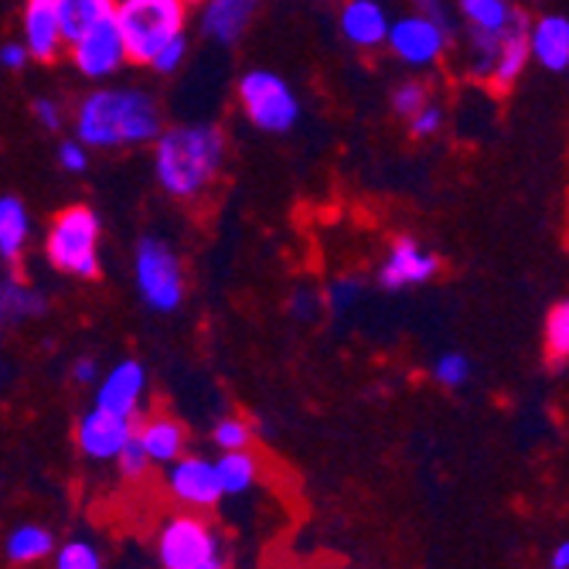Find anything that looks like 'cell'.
Returning a JSON list of instances; mask_svg holds the SVG:
<instances>
[{
    "instance_id": "36",
    "label": "cell",
    "mask_w": 569,
    "mask_h": 569,
    "mask_svg": "<svg viewBox=\"0 0 569 569\" xmlns=\"http://www.w3.org/2000/svg\"><path fill=\"white\" fill-rule=\"evenodd\" d=\"M358 293H361V283L358 280H335L331 283V290H328V303H331V310H338V315H341V310H348L355 300H358Z\"/></svg>"
},
{
    "instance_id": "7",
    "label": "cell",
    "mask_w": 569,
    "mask_h": 569,
    "mask_svg": "<svg viewBox=\"0 0 569 569\" xmlns=\"http://www.w3.org/2000/svg\"><path fill=\"white\" fill-rule=\"evenodd\" d=\"M457 11L468 24V48H471V76L488 82L495 51L505 31L522 18V11L511 8V0H457Z\"/></svg>"
},
{
    "instance_id": "16",
    "label": "cell",
    "mask_w": 569,
    "mask_h": 569,
    "mask_svg": "<svg viewBox=\"0 0 569 569\" xmlns=\"http://www.w3.org/2000/svg\"><path fill=\"white\" fill-rule=\"evenodd\" d=\"M260 0H204L201 8V34L216 44H236L252 24Z\"/></svg>"
},
{
    "instance_id": "18",
    "label": "cell",
    "mask_w": 569,
    "mask_h": 569,
    "mask_svg": "<svg viewBox=\"0 0 569 569\" xmlns=\"http://www.w3.org/2000/svg\"><path fill=\"white\" fill-rule=\"evenodd\" d=\"M137 443L143 447L150 463H174L178 457H184L188 447V430L181 420L168 417V412H158V417H147L137 430H133Z\"/></svg>"
},
{
    "instance_id": "5",
    "label": "cell",
    "mask_w": 569,
    "mask_h": 569,
    "mask_svg": "<svg viewBox=\"0 0 569 569\" xmlns=\"http://www.w3.org/2000/svg\"><path fill=\"white\" fill-rule=\"evenodd\" d=\"M133 280L140 300L153 315H174L184 300V270L171 242L143 236L133 252Z\"/></svg>"
},
{
    "instance_id": "40",
    "label": "cell",
    "mask_w": 569,
    "mask_h": 569,
    "mask_svg": "<svg viewBox=\"0 0 569 569\" xmlns=\"http://www.w3.org/2000/svg\"><path fill=\"white\" fill-rule=\"evenodd\" d=\"M552 569H569V539L556 546V552H552Z\"/></svg>"
},
{
    "instance_id": "15",
    "label": "cell",
    "mask_w": 569,
    "mask_h": 569,
    "mask_svg": "<svg viewBox=\"0 0 569 569\" xmlns=\"http://www.w3.org/2000/svg\"><path fill=\"white\" fill-rule=\"evenodd\" d=\"M147 389V369L137 358H123L99 379L96 386V406L113 409L120 417H137V406Z\"/></svg>"
},
{
    "instance_id": "22",
    "label": "cell",
    "mask_w": 569,
    "mask_h": 569,
    "mask_svg": "<svg viewBox=\"0 0 569 569\" xmlns=\"http://www.w3.org/2000/svg\"><path fill=\"white\" fill-rule=\"evenodd\" d=\"M44 293L21 283L18 277L0 280V328H14L28 318H41L44 315Z\"/></svg>"
},
{
    "instance_id": "19",
    "label": "cell",
    "mask_w": 569,
    "mask_h": 569,
    "mask_svg": "<svg viewBox=\"0 0 569 569\" xmlns=\"http://www.w3.org/2000/svg\"><path fill=\"white\" fill-rule=\"evenodd\" d=\"M529 59H536L546 72L569 69V18L546 14L529 24Z\"/></svg>"
},
{
    "instance_id": "11",
    "label": "cell",
    "mask_w": 569,
    "mask_h": 569,
    "mask_svg": "<svg viewBox=\"0 0 569 569\" xmlns=\"http://www.w3.org/2000/svg\"><path fill=\"white\" fill-rule=\"evenodd\" d=\"M168 491L191 511H209L222 501V485L216 475V460L209 457H178L168 463Z\"/></svg>"
},
{
    "instance_id": "41",
    "label": "cell",
    "mask_w": 569,
    "mask_h": 569,
    "mask_svg": "<svg viewBox=\"0 0 569 569\" xmlns=\"http://www.w3.org/2000/svg\"><path fill=\"white\" fill-rule=\"evenodd\" d=\"M198 569H226V562H222V556H219V559H212V562H204V566H198Z\"/></svg>"
},
{
    "instance_id": "37",
    "label": "cell",
    "mask_w": 569,
    "mask_h": 569,
    "mask_svg": "<svg viewBox=\"0 0 569 569\" xmlns=\"http://www.w3.org/2000/svg\"><path fill=\"white\" fill-rule=\"evenodd\" d=\"M31 62L28 56V48L21 41H8V44H0V66L11 69V72H21L24 66Z\"/></svg>"
},
{
    "instance_id": "8",
    "label": "cell",
    "mask_w": 569,
    "mask_h": 569,
    "mask_svg": "<svg viewBox=\"0 0 569 569\" xmlns=\"http://www.w3.org/2000/svg\"><path fill=\"white\" fill-rule=\"evenodd\" d=\"M219 536L198 511H184L168 519L158 532V559L164 569H198L219 559Z\"/></svg>"
},
{
    "instance_id": "24",
    "label": "cell",
    "mask_w": 569,
    "mask_h": 569,
    "mask_svg": "<svg viewBox=\"0 0 569 569\" xmlns=\"http://www.w3.org/2000/svg\"><path fill=\"white\" fill-rule=\"evenodd\" d=\"M56 552V536H51L44 526H18L11 529L8 542H4V556L14 562V566H31V562H41Z\"/></svg>"
},
{
    "instance_id": "3",
    "label": "cell",
    "mask_w": 569,
    "mask_h": 569,
    "mask_svg": "<svg viewBox=\"0 0 569 569\" xmlns=\"http://www.w3.org/2000/svg\"><path fill=\"white\" fill-rule=\"evenodd\" d=\"M184 0H117V28L127 62L150 66L158 51L184 34Z\"/></svg>"
},
{
    "instance_id": "10",
    "label": "cell",
    "mask_w": 569,
    "mask_h": 569,
    "mask_svg": "<svg viewBox=\"0 0 569 569\" xmlns=\"http://www.w3.org/2000/svg\"><path fill=\"white\" fill-rule=\"evenodd\" d=\"M72 44V66L79 69V76L99 82V79H110L127 66V48L117 28V18L99 21L96 28H89L86 34H79Z\"/></svg>"
},
{
    "instance_id": "31",
    "label": "cell",
    "mask_w": 569,
    "mask_h": 569,
    "mask_svg": "<svg viewBox=\"0 0 569 569\" xmlns=\"http://www.w3.org/2000/svg\"><path fill=\"white\" fill-rule=\"evenodd\" d=\"M184 56H188V34H178L174 41H168V44L158 51V56L150 59V66H147V69H153L158 76H174V72L181 69Z\"/></svg>"
},
{
    "instance_id": "35",
    "label": "cell",
    "mask_w": 569,
    "mask_h": 569,
    "mask_svg": "<svg viewBox=\"0 0 569 569\" xmlns=\"http://www.w3.org/2000/svg\"><path fill=\"white\" fill-rule=\"evenodd\" d=\"M31 113H34V120L41 123V130H48V133H59L62 130V107L56 99H48V96H38L34 102H31Z\"/></svg>"
},
{
    "instance_id": "27",
    "label": "cell",
    "mask_w": 569,
    "mask_h": 569,
    "mask_svg": "<svg viewBox=\"0 0 569 569\" xmlns=\"http://www.w3.org/2000/svg\"><path fill=\"white\" fill-rule=\"evenodd\" d=\"M56 569H102V556L92 542L72 539L66 546H56Z\"/></svg>"
},
{
    "instance_id": "29",
    "label": "cell",
    "mask_w": 569,
    "mask_h": 569,
    "mask_svg": "<svg viewBox=\"0 0 569 569\" xmlns=\"http://www.w3.org/2000/svg\"><path fill=\"white\" fill-rule=\"evenodd\" d=\"M212 440L216 447L226 453V450H249L252 443V427L239 417H222L216 427H212Z\"/></svg>"
},
{
    "instance_id": "33",
    "label": "cell",
    "mask_w": 569,
    "mask_h": 569,
    "mask_svg": "<svg viewBox=\"0 0 569 569\" xmlns=\"http://www.w3.org/2000/svg\"><path fill=\"white\" fill-rule=\"evenodd\" d=\"M56 158H59V168L69 171V174H86L89 171V147L79 143V140H62L59 150H56Z\"/></svg>"
},
{
    "instance_id": "32",
    "label": "cell",
    "mask_w": 569,
    "mask_h": 569,
    "mask_svg": "<svg viewBox=\"0 0 569 569\" xmlns=\"http://www.w3.org/2000/svg\"><path fill=\"white\" fill-rule=\"evenodd\" d=\"M440 127H443V110L437 107V102H427L423 110H417L409 117V133L417 140H427V137L440 133Z\"/></svg>"
},
{
    "instance_id": "23",
    "label": "cell",
    "mask_w": 569,
    "mask_h": 569,
    "mask_svg": "<svg viewBox=\"0 0 569 569\" xmlns=\"http://www.w3.org/2000/svg\"><path fill=\"white\" fill-rule=\"evenodd\" d=\"M56 11L62 21L66 44L96 28L99 21H107L117 14V0H56Z\"/></svg>"
},
{
    "instance_id": "9",
    "label": "cell",
    "mask_w": 569,
    "mask_h": 569,
    "mask_svg": "<svg viewBox=\"0 0 569 569\" xmlns=\"http://www.w3.org/2000/svg\"><path fill=\"white\" fill-rule=\"evenodd\" d=\"M386 44L392 48V56L412 69H427L443 59L447 51V24L427 14H406L389 24Z\"/></svg>"
},
{
    "instance_id": "17",
    "label": "cell",
    "mask_w": 569,
    "mask_h": 569,
    "mask_svg": "<svg viewBox=\"0 0 569 569\" xmlns=\"http://www.w3.org/2000/svg\"><path fill=\"white\" fill-rule=\"evenodd\" d=\"M341 34L348 44L355 48H379L386 44V34H389V14L386 8L379 4V0H348V4L341 8Z\"/></svg>"
},
{
    "instance_id": "34",
    "label": "cell",
    "mask_w": 569,
    "mask_h": 569,
    "mask_svg": "<svg viewBox=\"0 0 569 569\" xmlns=\"http://www.w3.org/2000/svg\"><path fill=\"white\" fill-rule=\"evenodd\" d=\"M117 463H120V475H123V478H140V475L150 468V460H147L143 447L137 443V437L127 440V447L117 453Z\"/></svg>"
},
{
    "instance_id": "26",
    "label": "cell",
    "mask_w": 569,
    "mask_h": 569,
    "mask_svg": "<svg viewBox=\"0 0 569 569\" xmlns=\"http://www.w3.org/2000/svg\"><path fill=\"white\" fill-rule=\"evenodd\" d=\"M546 355L549 361L569 358V297L559 300L546 315Z\"/></svg>"
},
{
    "instance_id": "21",
    "label": "cell",
    "mask_w": 569,
    "mask_h": 569,
    "mask_svg": "<svg viewBox=\"0 0 569 569\" xmlns=\"http://www.w3.org/2000/svg\"><path fill=\"white\" fill-rule=\"evenodd\" d=\"M28 236H31V219L24 201L14 194L0 198V260L18 263L24 249H28Z\"/></svg>"
},
{
    "instance_id": "30",
    "label": "cell",
    "mask_w": 569,
    "mask_h": 569,
    "mask_svg": "<svg viewBox=\"0 0 569 569\" xmlns=\"http://www.w3.org/2000/svg\"><path fill=\"white\" fill-rule=\"evenodd\" d=\"M427 102H430V92H427L423 82H402V86L392 92V110H396L402 120H409L417 110H423Z\"/></svg>"
},
{
    "instance_id": "42",
    "label": "cell",
    "mask_w": 569,
    "mask_h": 569,
    "mask_svg": "<svg viewBox=\"0 0 569 569\" xmlns=\"http://www.w3.org/2000/svg\"><path fill=\"white\" fill-rule=\"evenodd\" d=\"M184 4H204V0H184Z\"/></svg>"
},
{
    "instance_id": "28",
    "label": "cell",
    "mask_w": 569,
    "mask_h": 569,
    "mask_svg": "<svg viewBox=\"0 0 569 569\" xmlns=\"http://www.w3.org/2000/svg\"><path fill=\"white\" fill-rule=\"evenodd\" d=\"M433 379L447 389H457L471 379V358L460 351H447L433 361Z\"/></svg>"
},
{
    "instance_id": "39",
    "label": "cell",
    "mask_w": 569,
    "mask_h": 569,
    "mask_svg": "<svg viewBox=\"0 0 569 569\" xmlns=\"http://www.w3.org/2000/svg\"><path fill=\"white\" fill-rule=\"evenodd\" d=\"M315 300H318L315 290H297L293 293V303H290L293 318H315Z\"/></svg>"
},
{
    "instance_id": "14",
    "label": "cell",
    "mask_w": 569,
    "mask_h": 569,
    "mask_svg": "<svg viewBox=\"0 0 569 569\" xmlns=\"http://www.w3.org/2000/svg\"><path fill=\"white\" fill-rule=\"evenodd\" d=\"M21 31H24V48L31 62H56L59 51L66 48L62 21L56 11V0H24V14H21Z\"/></svg>"
},
{
    "instance_id": "6",
    "label": "cell",
    "mask_w": 569,
    "mask_h": 569,
    "mask_svg": "<svg viewBox=\"0 0 569 569\" xmlns=\"http://www.w3.org/2000/svg\"><path fill=\"white\" fill-rule=\"evenodd\" d=\"M239 107L246 120L263 133H287L300 120V99L290 82L270 69H252L239 79Z\"/></svg>"
},
{
    "instance_id": "20",
    "label": "cell",
    "mask_w": 569,
    "mask_h": 569,
    "mask_svg": "<svg viewBox=\"0 0 569 569\" xmlns=\"http://www.w3.org/2000/svg\"><path fill=\"white\" fill-rule=\"evenodd\" d=\"M529 62H532L529 59V18L522 14L519 21H515L505 31V38H501V44L495 51V62H491V72H488V86H495V89L515 86Z\"/></svg>"
},
{
    "instance_id": "12",
    "label": "cell",
    "mask_w": 569,
    "mask_h": 569,
    "mask_svg": "<svg viewBox=\"0 0 569 569\" xmlns=\"http://www.w3.org/2000/svg\"><path fill=\"white\" fill-rule=\"evenodd\" d=\"M133 430H137L133 417H120L113 409L92 406L76 423V443H79L82 457H89V460H117V453L127 447Z\"/></svg>"
},
{
    "instance_id": "25",
    "label": "cell",
    "mask_w": 569,
    "mask_h": 569,
    "mask_svg": "<svg viewBox=\"0 0 569 569\" xmlns=\"http://www.w3.org/2000/svg\"><path fill=\"white\" fill-rule=\"evenodd\" d=\"M216 475H219V485H222V498H239L246 495L256 478H260V460H256L249 450H226L219 460H216Z\"/></svg>"
},
{
    "instance_id": "38",
    "label": "cell",
    "mask_w": 569,
    "mask_h": 569,
    "mask_svg": "<svg viewBox=\"0 0 569 569\" xmlns=\"http://www.w3.org/2000/svg\"><path fill=\"white\" fill-rule=\"evenodd\" d=\"M72 382L76 386H92L99 382V366H96V358H79L76 366H72Z\"/></svg>"
},
{
    "instance_id": "13",
    "label": "cell",
    "mask_w": 569,
    "mask_h": 569,
    "mask_svg": "<svg viewBox=\"0 0 569 569\" xmlns=\"http://www.w3.org/2000/svg\"><path fill=\"white\" fill-rule=\"evenodd\" d=\"M437 270H440L437 252H430L420 239L399 236L379 267V283L386 290H406V287H420L427 280H433Z\"/></svg>"
},
{
    "instance_id": "2",
    "label": "cell",
    "mask_w": 569,
    "mask_h": 569,
    "mask_svg": "<svg viewBox=\"0 0 569 569\" xmlns=\"http://www.w3.org/2000/svg\"><path fill=\"white\" fill-rule=\"evenodd\" d=\"M164 130L158 99L143 89H92L76 107V140L96 150L137 147Z\"/></svg>"
},
{
    "instance_id": "4",
    "label": "cell",
    "mask_w": 569,
    "mask_h": 569,
    "mask_svg": "<svg viewBox=\"0 0 569 569\" xmlns=\"http://www.w3.org/2000/svg\"><path fill=\"white\" fill-rule=\"evenodd\" d=\"M99 236L102 222L89 204H69L51 219L44 256L48 263L66 277L76 280H96L99 277Z\"/></svg>"
},
{
    "instance_id": "1",
    "label": "cell",
    "mask_w": 569,
    "mask_h": 569,
    "mask_svg": "<svg viewBox=\"0 0 569 569\" xmlns=\"http://www.w3.org/2000/svg\"><path fill=\"white\" fill-rule=\"evenodd\" d=\"M226 150V133L212 123L168 127L153 140V178L171 198L194 201L219 181Z\"/></svg>"
}]
</instances>
